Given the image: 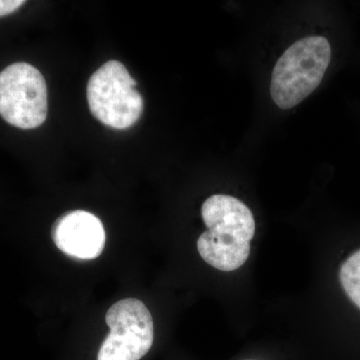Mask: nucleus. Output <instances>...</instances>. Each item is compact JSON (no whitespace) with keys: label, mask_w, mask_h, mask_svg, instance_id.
<instances>
[{"label":"nucleus","mask_w":360,"mask_h":360,"mask_svg":"<svg viewBox=\"0 0 360 360\" xmlns=\"http://www.w3.org/2000/svg\"><path fill=\"white\" fill-rule=\"evenodd\" d=\"M207 227L198 240L200 257L221 271H232L245 264L255 236L252 212L238 198L224 194L210 196L201 207Z\"/></svg>","instance_id":"1"},{"label":"nucleus","mask_w":360,"mask_h":360,"mask_svg":"<svg viewBox=\"0 0 360 360\" xmlns=\"http://www.w3.org/2000/svg\"><path fill=\"white\" fill-rule=\"evenodd\" d=\"M326 37H309L291 45L274 66L270 84L272 101L281 110H290L321 84L331 60Z\"/></svg>","instance_id":"2"},{"label":"nucleus","mask_w":360,"mask_h":360,"mask_svg":"<svg viewBox=\"0 0 360 360\" xmlns=\"http://www.w3.org/2000/svg\"><path fill=\"white\" fill-rule=\"evenodd\" d=\"M127 68L110 60L98 68L87 84V101L92 115L106 127L127 129L139 120L143 99Z\"/></svg>","instance_id":"3"},{"label":"nucleus","mask_w":360,"mask_h":360,"mask_svg":"<svg viewBox=\"0 0 360 360\" xmlns=\"http://www.w3.org/2000/svg\"><path fill=\"white\" fill-rule=\"evenodd\" d=\"M49 112L44 75L34 66L16 63L0 72V115L21 129H32L45 122Z\"/></svg>","instance_id":"4"},{"label":"nucleus","mask_w":360,"mask_h":360,"mask_svg":"<svg viewBox=\"0 0 360 360\" xmlns=\"http://www.w3.org/2000/svg\"><path fill=\"white\" fill-rule=\"evenodd\" d=\"M105 321L110 331L97 360H139L153 347V316L141 300L125 298L115 303L108 309Z\"/></svg>","instance_id":"5"},{"label":"nucleus","mask_w":360,"mask_h":360,"mask_svg":"<svg viewBox=\"0 0 360 360\" xmlns=\"http://www.w3.org/2000/svg\"><path fill=\"white\" fill-rule=\"evenodd\" d=\"M51 236L59 250L77 259L98 257L105 245L103 222L84 210H72L58 217L52 226Z\"/></svg>","instance_id":"6"},{"label":"nucleus","mask_w":360,"mask_h":360,"mask_svg":"<svg viewBox=\"0 0 360 360\" xmlns=\"http://www.w3.org/2000/svg\"><path fill=\"white\" fill-rule=\"evenodd\" d=\"M340 278L347 295L360 309V250L345 260Z\"/></svg>","instance_id":"7"},{"label":"nucleus","mask_w":360,"mask_h":360,"mask_svg":"<svg viewBox=\"0 0 360 360\" xmlns=\"http://www.w3.org/2000/svg\"><path fill=\"white\" fill-rule=\"evenodd\" d=\"M25 4V1L22 0H11V1L0 0V18L14 13Z\"/></svg>","instance_id":"8"}]
</instances>
